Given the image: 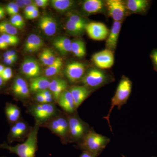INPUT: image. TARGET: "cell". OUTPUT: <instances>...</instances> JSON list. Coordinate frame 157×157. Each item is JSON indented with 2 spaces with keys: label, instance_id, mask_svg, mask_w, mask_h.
<instances>
[{
  "label": "cell",
  "instance_id": "obj_1",
  "mask_svg": "<svg viewBox=\"0 0 157 157\" xmlns=\"http://www.w3.org/2000/svg\"><path fill=\"white\" fill-rule=\"evenodd\" d=\"M40 126L35 123L30 134L22 143L11 146L4 142L0 144V149L9 151L11 153L17 155L19 157H35L38 150V135Z\"/></svg>",
  "mask_w": 157,
  "mask_h": 157
},
{
  "label": "cell",
  "instance_id": "obj_2",
  "mask_svg": "<svg viewBox=\"0 0 157 157\" xmlns=\"http://www.w3.org/2000/svg\"><path fill=\"white\" fill-rule=\"evenodd\" d=\"M132 88V82L130 78L124 75L122 76L115 94L111 99L110 108L108 113L104 117V118L107 120L109 129L112 133V126L109 120L110 114L114 107H117L118 109L120 110L122 106L126 104L131 95Z\"/></svg>",
  "mask_w": 157,
  "mask_h": 157
},
{
  "label": "cell",
  "instance_id": "obj_3",
  "mask_svg": "<svg viewBox=\"0 0 157 157\" xmlns=\"http://www.w3.org/2000/svg\"><path fill=\"white\" fill-rule=\"evenodd\" d=\"M27 107L26 112L35 120V123L41 127L42 125L63 112L60 111L55 103L30 104Z\"/></svg>",
  "mask_w": 157,
  "mask_h": 157
},
{
  "label": "cell",
  "instance_id": "obj_4",
  "mask_svg": "<svg viewBox=\"0 0 157 157\" xmlns=\"http://www.w3.org/2000/svg\"><path fill=\"white\" fill-rule=\"evenodd\" d=\"M110 140L108 137L98 134L93 128H91L81 141L76 144V148L100 155Z\"/></svg>",
  "mask_w": 157,
  "mask_h": 157
},
{
  "label": "cell",
  "instance_id": "obj_5",
  "mask_svg": "<svg viewBox=\"0 0 157 157\" xmlns=\"http://www.w3.org/2000/svg\"><path fill=\"white\" fill-rule=\"evenodd\" d=\"M66 114L69 123V143H79L90 130V127L79 117L77 112Z\"/></svg>",
  "mask_w": 157,
  "mask_h": 157
},
{
  "label": "cell",
  "instance_id": "obj_6",
  "mask_svg": "<svg viewBox=\"0 0 157 157\" xmlns=\"http://www.w3.org/2000/svg\"><path fill=\"white\" fill-rule=\"evenodd\" d=\"M41 127L50 130L58 137L63 144L69 143V123L67 114L63 112L48 121Z\"/></svg>",
  "mask_w": 157,
  "mask_h": 157
},
{
  "label": "cell",
  "instance_id": "obj_7",
  "mask_svg": "<svg viewBox=\"0 0 157 157\" xmlns=\"http://www.w3.org/2000/svg\"><path fill=\"white\" fill-rule=\"evenodd\" d=\"M113 80L112 76L101 69L93 68L86 72L80 80L82 85L94 91Z\"/></svg>",
  "mask_w": 157,
  "mask_h": 157
},
{
  "label": "cell",
  "instance_id": "obj_8",
  "mask_svg": "<svg viewBox=\"0 0 157 157\" xmlns=\"http://www.w3.org/2000/svg\"><path fill=\"white\" fill-rule=\"evenodd\" d=\"M33 127L21 118L19 121L11 125V128L8 135V142L9 144L14 142H22L28 137Z\"/></svg>",
  "mask_w": 157,
  "mask_h": 157
},
{
  "label": "cell",
  "instance_id": "obj_9",
  "mask_svg": "<svg viewBox=\"0 0 157 157\" xmlns=\"http://www.w3.org/2000/svg\"><path fill=\"white\" fill-rule=\"evenodd\" d=\"M105 4L108 14L114 21L122 22L128 12L124 2L121 0H107Z\"/></svg>",
  "mask_w": 157,
  "mask_h": 157
},
{
  "label": "cell",
  "instance_id": "obj_10",
  "mask_svg": "<svg viewBox=\"0 0 157 157\" xmlns=\"http://www.w3.org/2000/svg\"><path fill=\"white\" fill-rule=\"evenodd\" d=\"M86 65L81 62L69 63L66 66L64 73L70 83H76L81 80L86 73Z\"/></svg>",
  "mask_w": 157,
  "mask_h": 157
},
{
  "label": "cell",
  "instance_id": "obj_11",
  "mask_svg": "<svg viewBox=\"0 0 157 157\" xmlns=\"http://www.w3.org/2000/svg\"><path fill=\"white\" fill-rule=\"evenodd\" d=\"M10 90L13 96L20 101H24L30 98L31 93L29 83L21 76H16L14 78Z\"/></svg>",
  "mask_w": 157,
  "mask_h": 157
},
{
  "label": "cell",
  "instance_id": "obj_12",
  "mask_svg": "<svg viewBox=\"0 0 157 157\" xmlns=\"http://www.w3.org/2000/svg\"><path fill=\"white\" fill-rule=\"evenodd\" d=\"M92 61L98 69H109L114 64V52L106 48L94 54L92 56Z\"/></svg>",
  "mask_w": 157,
  "mask_h": 157
},
{
  "label": "cell",
  "instance_id": "obj_13",
  "mask_svg": "<svg viewBox=\"0 0 157 157\" xmlns=\"http://www.w3.org/2000/svg\"><path fill=\"white\" fill-rule=\"evenodd\" d=\"M86 32L90 38L95 41H102L107 39L109 30L102 22H89L86 26Z\"/></svg>",
  "mask_w": 157,
  "mask_h": 157
},
{
  "label": "cell",
  "instance_id": "obj_14",
  "mask_svg": "<svg viewBox=\"0 0 157 157\" xmlns=\"http://www.w3.org/2000/svg\"><path fill=\"white\" fill-rule=\"evenodd\" d=\"M21 73L29 79L41 76L42 71L39 62L33 57H26L20 67Z\"/></svg>",
  "mask_w": 157,
  "mask_h": 157
},
{
  "label": "cell",
  "instance_id": "obj_15",
  "mask_svg": "<svg viewBox=\"0 0 157 157\" xmlns=\"http://www.w3.org/2000/svg\"><path fill=\"white\" fill-rule=\"evenodd\" d=\"M57 104L66 114H72L77 112L74 100L69 88L61 94Z\"/></svg>",
  "mask_w": 157,
  "mask_h": 157
},
{
  "label": "cell",
  "instance_id": "obj_16",
  "mask_svg": "<svg viewBox=\"0 0 157 157\" xmlns=\"http://www.w3.org/2000/svg\"><path fill=\"white\" fill-rule=\"evenodd\" d=\"M73 97L76 109L82 104L94 91L85 86H73L69 88Z\"/></svg>",
  "mask_w": 157,
  "mask_h": 157
},
{
  "label": "cell",
  "instance_id": "obj_17",
  "mask_svg": "<svg viewBox=\"0 0 157 157\" xmlns=\"http://www.w3.org/2000/svg\"><path fill=\"white\" fill-rule=\"evenodd\" d=\"M81 10L86 15L104 13L107 11L105 2L101 0H86L82 3Z\"/></svg>",
  "mask_w": 157,
  "mask_h": 157
},
{
  "label": "cell",
  "instance_id": "obj_18",
  "mask_svg": "<svg viewBox=\"0 0 157 157\" xmlns=\"http://www.w3.org/2000/svg\"><path fill=\"white\" fill-rule=\"evenodd\" d=\"M39 27L46 36H52L56 34L57 31V22L52 16L43 15L39 19Z\"/></svg>",
  "mask_w": 157,
  "mask_h": 157
},
{
  "label": "cell",
  "instance_id": "obj_19",
  "mask_svg": "<svg viewBox=\"0 0 157 157\" xmlns=\"http://www.w3.org/2000/svg\"><path fill=\"white\" fill-rule=\"evenodd\" d=\"M122 22L113 21L111 29L109 31L107 39H106V48L114 52L117 46L118 40L119 37Z\"/></svg>",
  "mask_w": 157,
  "mask_h": 157
},
{
  "label": "cell",
  "instance_id": "obj_20",
  "mask_svg": "<svg viewBox=\"0 0 157 157\" xmlns=\"http://www.w3.org/2000/svg\"><path fill=\"white\" fill-rule=\"evenodd\" d=\"M51 80L50 78L44 76L30 78L29 86L31 93L36 94L48 89Z\"/></svg>",
  "mask_w": 157,
  "mask_h": 157
},
{
  "label": "cell",
  "instance_id": "obj_21",
  "mask_svg": "<svg viewBox=\"0 0 157 157\" xmlns=\"http://www.w3.org/2000/svg\"><path fill=\"white\" fill-rule=\"evenodd\" d=\"M68 89V82L65 79L59 77L51 79L48 90L53 94L56 104H57L61 94Z\"/></svg>",
  "mask_w": 157,
  "mask_h": 157
},
{
  "label": "cell",
  "instance_id": "obj_22",
  "mask_svg": "<svg viewBox=\"0 0 157 157\" xmlns=\"http://www.w3.org/2000/svg\"><path fill=\"white\" fill-rule=\"evenodd\" d=\"M44 41L36 34H31L26 40L24 51L27 53H34L40 50L44 45Z\"/></svg>",
  "mask_w": 157,
  "mask_h": 157
},
{
  "label": "cell",
  "instance_id": "obj_23",
  "mask_svg": "<svg viewBox=\"0 0 157 157\" xmlns=\"http://www.w3.org/2000/svg\"><path fill=\"white\" fill-rule=\"evenodd\" d=\"M124 2L128 11L135 14L145 13L149 5L147 0H128Z\"/></svg>",
  "mask_w": 157,
  "mask_h": 157
},
{
  "label": "cell",
  "instance_id": "obj_24",
  "mask_svg": "<svg viewBox=\"0 0 157 157\" xmlns=\"http://www.w3.org/2000/svg\"><path fill=\"white\" fill-rule=\"evenodd\" d=\"M52 45L62 55L66 56L71 52L72 41L64 36H59L55 38Z\"/></svg>",
  "mask_w": 157,
  "mask_h": 157
},
{
  "label": "cell",
  "instance_id": "obj_25",
  "mask_svg": "<svg viewBox=\"0 0 157 157\" xmlns=\"http://www.w3.org/2000/svg\"><path fill=\"white\" fill-rule=\"evenodd\" d=\"M5 113L9 124L17 122L21 118V109L17 105L7 102L5 107Z\"/></svg>",
  "mask_w": 157,
  "mask_h": 157
},
{
  "label": "cell",
  "instance_id": "obj_26",
  "mask_svg": "<svg viewBox=\"0 0 157 157\" xmlns=\"http://www.w3.org/2000/svg\"><path fill=\"white\" fill-rule=\"evenodd\" d=\"M50 5L54 10L59 12H68L75 7L76 2L72 0H52Z\"/></svg>",
  "mask_w": 157,
  "mask_h": 157
},
{
  "label": "cell",
  "instance_id": "obj_27",
  "mask_svg": "<svg viewBox=\"0 0 157 157\" xmlns=\"http://www.w3.org/2000/svg\"><path fill=\"white\" fill-rule=\"evenodd\" d=\"M85 43L82 39H75L72 41L71 52L78 58L81 59L86 55Z\"/></svg>",
  "mask_w": 157,
  "mask_h": 157
},
{
  "label": "cell",
  "instance_id": "obj_28",
  "mask_svg": "<svg viewBox=\"0 0 157 157\" xmlns=\"http://www.w3.org/2000/svg\"><path fill=\"white\" fill-rule=\"evenodd\" d=\"M63 61L60 57H57L56 60L52 65L47 67L43 71V76L50 78L57 75L62 70Z\"/></svg>",
  "mask_w": 157,
  "mask_h": 157
},
{
  "label": "cell",
  "instance_id": "obj_29",
  "mask_svg": "<svg viewBox=\"0 0 157 157\" xmlns=\"http://www.w3.org/2000/svg\"><path fill=\"white\" fill-rule=\"evenodd\" d=\"M65 28L68 33L73 36H81L86 32L85 29L77 25L68 19L65 23Z\"/></svg>",
  "mask_w": 157,
  "mask_h": 157
},
{
  "label": "cell",
  "instance_id": "obj_30",
  "mask_svg": "<svg viewBox=\"0 0 157 157\" xmlns=\"http://www.w3.org/2000/svg\"><path fill=\"white\" fill-rule=\"evenodd\" d=\"M18 33V30L8 21L0 22V34L16 36Z\"/></svg>",
  "mask_w": 157,
  "mask_h": 157
},
{
  "label": "cell",
  "instance_id": "obj_31",
  "mask_svg": "<svg viewBox=\"0 0 157 157\" xmlns=\"http://www.w3.org/2000/svg\"><path fill=\"white\" fill-rule=\"evenodd\" d=\"M67 17L68 19H69L70 21L85 29L86 28V26L89 23L87 19H86L82 16L75 14V13H72V12L68 13Z\"/></svg>",
  "mask_w": 157,
  "mask_h": 157
},
{
  "label": "cell",
  "instance_id": "obj_32",
  "mask_svg": "<svg viewBox=\"0 0 157 157\" xmlns=\"http://www.w3.org/2000/svg\"><path fill=\"white\" fill-rule=\"evenodd\" d=\"M1 37L9 46V45H15L19 43V39L17 36L7 35V34H2L1 35Z\"/></svg>",
  "mask_w": 157,
  "mask_h": 157
},
{
  "label": "cell",
  "instance_id": "obj_33",
  "mask_svg": "<svg viewBox=\"0 0 157 157\" xmlns=\"http://www.w3.org/2000/svg\"><path fill=\"white\" fill-rule=\"evenodd\" d=\"M0 76L5 82L9 81L13 77L12 69L8 67L5 68Z\"/></svg>",
  "mask_w": 157,
  "mask_h": 157
},
{
  "label": "cell",
  "instance_id": "obj_34",
  "mask_svg": "<svg viewBox=\"0 0 157 157\" xmlns=\"http://www.w3.org/2000/svg\"><path fill=\"white\" fill-rule=\"evenodd\" d=\"M39 59L43 65L47 67L49 66V61L46 52V48L43 49V51L40 54Z\"/></svg>",
  "mask_w": 157,
  "mask_h": 157
},
{
  "label": "cell",
  "instance_id": "obj_35",
  "mask_svg": "<svg viewBox=\"0 0 157 157\" xmlns=\"http://www.w3.org/2000/svg\"><path fill=\"white\" fill-rule=\"evenodd\" d=\"M50 1L48 0H34V3L37 7H40L42 9H45L49 5Z\"/></svg>",
  "mask_w": 157,
  "mask_h": 157
},
{
  "label": "cell",
  "instance_id": "obj_36",
  "mask_svg": "<svg viewBox=\"0 0 157 157\" xmlns=\"http://www.w3.org/2000/svg\"><path fill=\"white\" fill-rule=\"evenodd\" d=\"M34 100L35 103H40V104H45L46 103L45 97L41 93H37L35 94Z\"/></svg>",
  "mask_w": 157,
  "mask_h": 157
},
{
  "label": "cell",
  "instance_id": "obj_37",
  "mask_svg": "<svg viewBox=\"0 0 157 157\" xmlns=\"http://www.w3.org/2000/svg\"><path fill=\"white\" fill-rule=\"evenodd\" d=\"M39 8H38V9H36L35 11L29 13V14L25 15V16L26 19L32 20L37 18V17H39Z\"/></svg>",
  "mask_w": 157,
  "mask_h": 157
},
{
  "label": "cell",
  "instance_id": "obj_38",
  "mask_svg": "<svg viewBox=\"0 0 157 157\" xmlns=\"http://www.w3.org/2000/svg\"><path fill=\"white\" fill-rule=\"evenodd\" d=\"M38 7H37L35 4H33V5H30L29 6H26L24 9V12L25 15L29 14V13H31L33 11H35L36 9H38Z\"/></svg>",
  "mask_w": 157,
  "mask_h": 157
},
{
  "label": "cell",
  "instance_id": "obj_39",
  "mask_svg": "<svg viewBox=\"0 0 157 157\" xmlns=\"http://www.w3.org/2000/svg\"><path fill=\"white\" fill-rule=\"evenodd\" d=\"M14 16L17 20V22L19 24L21 29H23L25 25V22L23 17L19 14H15V15H14Z\"/></svg>",
  "mask_w": 157,
  "mask_h": 157
},
{
  "label": "cell",
  "instance_id": "obj_40",
  "mask_svg": "<svg viewBox=\"0 0 157 157\" xmlns=\"http://www.w3.org/2000/svg\"><path fill=\"white\" fill-rule=\"evenodd\" d=\"M99 155L86 151H82L79 157H98Z\"/></svg>",
  "mask_w": 157,
  "mask_h": 157
},
{
  "label": "cell",
  "instance_id": "obj_41",
  "mask_svg": "<svg viewBox=\"0 0 157 157\" xmlns=\"http://www.w3.org/2000/svg\"><path fill=\"white\" fill-rule=\"evenodd\" d=\"M16 7H17V6L16 4L14 3V2H13L9 3L8 5H6L5 9H6V12L8 13L10 11L16 8Z\"/></svg>",
  "mask_w": 157,
  "mask_h": 157
},
{
  "label": "cell",
  "instance_id": "obj_42",
  "mask_svg": "<svg viewBox=\"0 0 157 157\" xmlns=\"http://www.w3.org/2000/svg\"><path fill=\"white\" fill-rule=\"evenodd\" d=\"M10 22L11 23L12 25H13L14 27H15V28H16L17 29H21L19 24L17 22V20H16V18L14 17V15L11 16L10 19Z\"/></svg>",
  "mask_w": 157,
  "mask_h": 157
},
{
  "label": "cell",
  "instance_id": "obj_43",
  "mask_svg": "<svg viewBox=\"0 0 157 157\" xmlns=\"http://www.w3.org/2000/svg\"><path fill=\"white\" fill-rule=\"evenodd\" d=\"M9 45L3 40L2 38L0 36V49L5 50L8 48Z\"/></svg>",
  "mask_w": 157,
  "mask_h": 157
},
{
  "label": "cell",
  "instance_id": "obj_44",
  "mask_svg": "<svg viewBox=\"0 0 157 157\" xmlns=\"http://www.w3.org/2000/svg\"><path fill=\"white\" fill-rule=\"evenodd\" d=\"M151 57L155 66L157 68V49L153 52L151 54Z\"/></svg>",
  "mask_w": 157,
  "mask_h": 157
},
{
  "label": "cell",
  "instance_id": "obj_45",
  "mask_svg": "<svg viewBox=\"0 0 157 157\" xmlns=\"http://www.w3.org/2000/svg\"><path fill=\"white\" fill-rule=\"evenodd\" d=\"M14 3L16 4V6L19 9H24L25 8V6L22 3L21 0H16V1H14Z\"/></svg>",
  "mask_w": 157,
  "mask_h": 157
},
{
  "label": "cell",
  "instance_id": "obj_46",
  "mask_svg": "<svg viewBox=\"0 0 157 157\" xmlns=\"http://www.w3.org/2000/svg\"><path fill=\"white\" fill-rule=\"evenodd\" d=\"M6 12L5 8L0 6V20L5 18L6 17Z\"/></svg>",
  "mask_w": 157,
  "mask_h": 157
},
{
  "label": "cell",
  "instance_id": "obj_47",
  "mask_svg": "<svg viewBox=\"0 0 157 157\" xmlns=\"http://www.w3.org/2000/svg\"><path fill=\"white\" fill-rule=\"evenodd\" d=\"M21 1L25 7L34 4V1L33 0H21Z\"/></svg>",
  "mask_w": 157,
  "mask_h": 157
},
{
  "label": "cell",
  "instance_id": "obj_48",
  "mask_svg": "<svg viewBox=\"0 0 157 157\" xmlns=\"http://www.w3.org/2000/svg\"><path fill=\"white\" fill-rule=\"evenodd\" d=\"M3 62L5 63L7 65H11L13 64V63L15 62L13 60L11 59L10 58H4L3 60Z\"/></svg>",
  "mask_w": 157,
  "mask_h": 157
},
{
  "label": "cell",
  "instance_id": "obj_49",
  "mask_svg": "<svg viewBox=\"0 0 157 157\" xmlns=\"http://www.w3.org/2000/svg\"><path fill=\"white\" fill-rule=\"evenodd\" d=\"M6 82L3 80L2 78L0 76V90H2L5 86Z\"/></svg>",
  "mask_w": 157,
  "mask_h": 157
},
{
  "label": "cell",
  "instance_id": "obj_50",
  "mask_svg": "<svg viewBox=\"0 0 157 157\" xmlns=\"http://www.w3.org/2000/svg\"><path fill=\"white\" fill-rule=\"evenodd\" d=\"M6 68L5 67V66L4 65L1 64H0V75L2 74V73L3 70H4L5 68Z\"/></svg>",
  "mask_w": 157,
  "mask_h": 157
},
{
  "label": "cell",
  "instance_id": "obj_51",
  "mask_svg": "<svg viewBox=\"0 0 157 157\" xmlns=\"http://www.w3.org/2000/svg\"><path fill=\"white\" fill-rule=\"evenodd\" d=\"M122 157H126L125 156H124V155H122Z\"/></svg>",
  "mask_w": 157,
  "mask_h": 157
},
{
  "label": "cell",
  "instance_id": "obj_52",
  "mask_svg": "<svg viewBox=\"0 0 157 157\" xmlns=\"http://www.w3.org/2000/svg\"><path fill=\"white\" fill-rule=\"evenodd\" d=\"M5 157V156H2V157Z\"/></svg>",
  "mask_w": 157,
  "mask_h": 157
},
{
  "label": "cell",
  "instance_id": "obj_53",
  "mask_svg": "<svg viewBox=\"0 0 157 157\" xmlns=\"http://www.w3.org/2000/svg\"></svg>",
  "mask_w": 157,
  "mask_h": 157
}]
</instances>
